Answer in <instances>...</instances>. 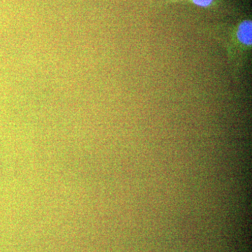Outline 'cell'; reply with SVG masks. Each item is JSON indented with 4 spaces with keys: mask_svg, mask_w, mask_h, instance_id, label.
Listing matches in <instances>:
<instances>
[{
    "mask_svg": "<svg viewBox=\"0 0 252 252\" xmlns=\"http://www.w3.org/2000/svg\"><path fill=\"white\" fill-rule=\"evenodd\" d=\"M226 40L227 51L232 65L238 66L239 61H243V56L252 49V23L245 20L238 25L231 37Z\"/></svg>",
    "mask_w": 252,
    "mask_h": 252,
    "instance_id": "cell-1",
    "label": "cell"
},
{
    "mask_svg": "<svg viewBox=\"0 0 252 252\" xmlns=\"http://www.w3.org/2000/svg\"><path fill=\"white\" fill-rule=\"evenodd\" d=\"M215 0H191L193 4L200 7L206 8L211 6Z\"/></svg>",
    "mask_w": 252,
    "mask_h": 252,
    "instance_id": "cell-2",
    "label": "cell"
}]
</instances>
